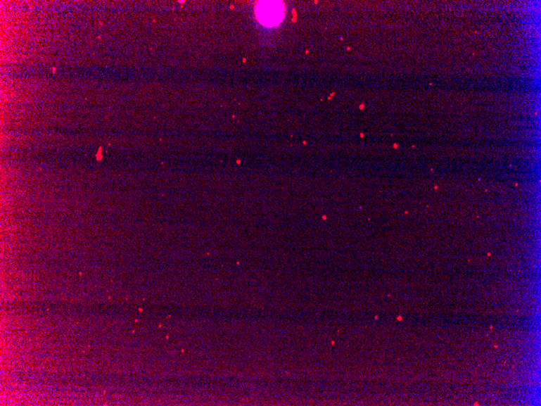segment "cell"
<instances>
[{
    "instance_id": "6da1fadb",
    "label": "cell",
    "mask_w": 541,
    "mask_h": 406,
    "mask_svg": "<svg viewBox=\"0 0 541 406\" xmlns=\"http://www.w3.org/2000/svg\"><path fill=\"white\" fill-rule=\"evenodd\" d=\"M257 19L262 25L273 27L281 23L285 15V7L282 2L262 1L256 5Z\"/></svg>"
}]
</instances>
